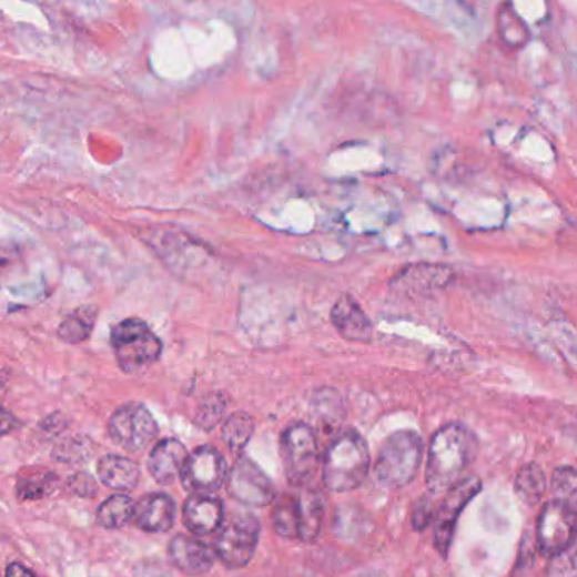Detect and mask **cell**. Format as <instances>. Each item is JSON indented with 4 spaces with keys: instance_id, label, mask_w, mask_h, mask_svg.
I'll return each mask as SVG.
<instances>
[{
    "instance_id": "6da1fadb",
    "label": "cell",
    "mask_w": 577,
    "mask_h": 577,
    "mask_svg": "<svg viewBox=\"0 0 577 577\" xmlns=\"http://www.w3.org/2000/svg\"><path fill=\"white\" fill-rule=\"evenodd\" d=\"M478 441L463 424H447L438 428L428 446L427 482L432 495L446 493L460 482L464 470L473 463Z\"/></svg>"
},
{
    "instance_id": "7a4b0ae2",
    "label": "cell",
    "mask_w": 577,
    "mask_h": 577,
    "mask_svg": "<svg viewBox=\"0 0 577 577\" xmlns=\"http://www.w3.org/2000/svg\"><path fill=\"white\" fill-rule=\"evenodd\" d=\"M370 467V447L363 435L356 431H346L335 437L325 451L322 479L331 492H353L363 485Z\"/></svg>"
},
{
    "instance_id": "3957f363",
    "label": "cell",
    "mask_w": 577,
    "mask_h": 577,
    "mask_svg": "<svg viewBox=\"0 0 577 577\" xmlns=\"http://www.w3.org/2000/svg\"><path fill=\"white\" fill-rule=\"evenodd\" d=\"M424 457V443L414 431L389 435L375 463V478L383 488L398 489L411 485Z\"/></svg>"
},
{
    "instance_id": "277c9868",
    "label": "cell",
    "mask_w": 577,
    "mask_h": 577,
    "mask_svg": "<svg viewBox=\"0 0 577 577\" xmlns=\"http://www.w3.org/2000/svg\"><path fill=\"white\" fill-rule=\"evenodd\" d=\"M111 346L124 373H138L161 356L163 344L150 325L141 318H125L114 325Z\"/></svg>"
},
{
    "instance_id": "5b68a950",
    "label": "cell",
    "mask_w": 577,
    "mask_h": 577,
    "mask_svg": "<svg viewBox=\"0 0 577 577\" xmlns=\"http://www.w3.org/2000/svg\"><path fill=\"white\" fill-rule=\"evenodd\" d=\"M260 541V522L251 514H234L219 528L214 554L231 569L247 566Z\"/></svg>"
},
{
    "instance_id": "8992f818",
    "label": "cell",
    "mask_w": 577,
    "mask_h": 577,
    "mask_svg": "<svg viewBox=\"0 0 577 577\" xmlns=\"http://www.w3.org/2000/svg\"><path fill=\"white\" fill-rule=\"evenodd\" d=\"M282 457L286 478L292 485L311 482L318 467V441L311 425L296 422L282 435Z\"/></svg>"
},
{
    "instance_id": "52a82bcc",
    "label": "cell",
    "mask_w": 577,
    "mask_h": 577,
    "mask_svg": "<svg viewBox=\"0 0 577 577\" xmlns=\"http://www.w3.org/2000/svg\"><path fill=\"white\" fill-rule=\"evenodd\" d=\"M109 434L122 449L140 453L153 443L158 424L143 403H125L109 421Z\"/></svg>"
},
{
    "instance_id": "ba28073f",
    "label": "cell",
    "mask_w": 577,
    "mask_h": 577,
    "mask_svg": "<svg viewBox=\"0 0 577 577\" xmlns=\"http://www.w3.org/2000/svg\"><path fill=\"white\" fill-rule=\"evenodd\" d=\"M576 508L570 503L554 499L544 506L537 522V546L544 556H556L574 546Z\"/></svg>"
},
{
    "instance_id": "9c48e42d",
    "label": "cell",
    "mask_w": 577,
    "mask_h": 577,
    "mask_svg": "<svg viewBox=\"0 0 577 577\" xmlns=\"http://www.w3.org/2000/svg\"><path fill=\"white\" fill-rule=\"evenodd\" d=\"M227 460L211 446L199 447L186 457L183 466V486L193 495H212L227 482Z\"/></svg>"
},
{
    "instance_id": "30bf717a",
    "label": "cell",
    "mask_w": 577,
    "mask_h": 577,
    "mask_svg": "<svg viewBox=\"0 0 577 577\" xmlns=\"http://www.w3.org/2000/svg\"><path fill=\"white\" fill-rule=\"evenodd\" d=\"M482 492V482L476 476L460 479L453 488L447 489L443 505L438 508L434 520V544L441 556L446 557L453 544L454 530L457 520L466 508L467 503Z\"/></svg>"
},
{
    "instance_id": "8fae6325",
    "label": "cell",
    "mask_w": 577,
    "mask_h": 577,
    "mask_svg": "<svg viewBox=\"0 0 577 577\" xmlns=\"http://www.w3.org/2000/svg\"><path fill=\"white\" fill-rule=\"evenodd\" d=\"M453 267L444 264L417 263L408 264L393 276L388 283L389 290L396 295L408 298H424L443 292L454 282Z\"/></svg>"
},
{
    "instance_id": "7c38bea8",
    "label": "cell",
    "mask_w": 577,
    "mask_h": 577,
    "mask_svg": "<svg viewBox=\"0 0 577 577\" xmlns=\"http://www.w3.org/2000/svg\"><path fill=\"white\" fill-rule=\"evenodd\" d=\"M225 483H227L232 498L251 508H263L275 502V485L261 470V467L247 457H240L235 460Z\"/></svg>"
},
{
    "instance_id": "4fadbf2b",
    "label": "cell",
    "mask_w": 577,
    "mask_h": 577,
    "mask_svg": "<svg viewBox=\"0 0 577 577\" xmlns=\"http://www.w3.org/2000/svg\"><path fill=\"white\" fill-rule=\"evenodd\" d=\"M175 517V502L163 493H153L135 503L132 520L135 527L148 534H164L173 527Z\"/></svg>"
},
{
    "instance_id": "5bb4252c",
    "label": "cell",
    "mask_w": 577,
    "mask_h": 577,
    "mask_svg": "<svg viewBox=\"0 0 577 577\" xmlns=\"http://www.w3.org/2000/svg\"><path fill=\"white\" fill-rule=\"evenodd\" d=\"M170 559L182 573L189 576H203L214 567L215 554L211 547L205 546L199 538L189 535H179L170 541L168 547Z\"/></svg>"
},
{
    "instance_id": "9a60e30c",
    "label": "cell",
    "mask_w": 577,
    "mask_h": 577,
    "mask_svg": "<svg viewBox=\"0 0 577 577\" xmlns=\"http://www.w3.org/2000/svg\"><path fill=\"white\" fill-rule=\"evenodd\" d=\"M335 331L351 343H370L373 325L366 312L351 295H343L335 302L331 312Z\"/></svg>"
},
{
    "instance_id": "2e32d148",
    "label": "cell",
    "mask_w": 577,
    "mask_h": 577,
    "mask_svg": "<svg viewBox=\"0 0 577 577\" xmlns=\"http://www.w3.org/2000/svg\"><path fill=\"white\" fill-rule=\"evenodd\" d=\"M183 522L192 534H217L224 524V505L212 495H192L183 505Z\"/></svg>"
},
{
    "instance_id": "e0dca14e",
    "label": "cell",
    "mask_w": 577,
    "mask_h": 577,
    "mask_svg": "<svg viewBox=\"0 0 577 577\" xmlns=\"http://www.w3.org/2000/svg\"><path fill=\"white\" fill-rule=\"evenodd\" d=\"M186 447L176 438H164L151 451L148 466H150L151 476L156 479L160 485H172L176 478L182 476L183 466H185Z\"/></svg>"
},
{
    "instance_id": "ac0fdd59",
    "label": "cell",
    "mask_w": 577,
    "mask_h": 577,
    "mask_svg": "<svg viewBox=\"0 0 577 577\" xmlns=\"http://www.w3.org/2000/svg\"><path fill=\"white\" fill-rule=\"evenodd\" d=\"M298 514V540L312 541L321 535L324 522V498L314 488H305L296 495Z\"/></svg>"
},
{
    "instance_id": "d6986e66",
    "label": "cell",
    "mask_w": 577,
    "mask_h": 577,
    "mask_svg": "<svg viewBox=\"0 0 577 577\" xmlns=\"http://www.w3.org/2000/svg\"><path fill=\"white\" fill-rule=\"evenodd\" d=\"M99 478L109 488L119 489V492H131L140 483L141 470L134 460L109 454V456L100 459Z\"/></svg>"
},
{
    "instance_id": "ffe728a7",
    "label": "cell",
    "mask_w": 577,
    "mask_h": 577,
    "mask_svg": "<svg viewBox=\"0 0 577 577\" xmlns=\"http://www.w3.org/2000/svg\"><path fill=\"white\" fill-rule=\"evenodd\" d=\"M97 317H99L97 307L83 305L61 322L60 327H58V335H60L61 341L68 344L83 343L92 334Z\"/></svg>"
},
{
    "instance_id": "44dd1931",
    "label": "cell",
    "mask_w": 577,
    "mask_h": 577,
    "mask_svg": "<svg viewBox=\"0 0 577 577\" xmlns=\"http://www.w3.org/2000/svg\"><path fill=\"white\" fill-rule=\"evenodd\" d=\"M515 492L525 505L537 506L547 492L546 473L538 464H527L522 467L515 479Z\"/></svg>"
},
{
    "instance_id": "7402d4cb",
    "label": "cell",
    "mask_w": 577,
    "mask_h": 577,
    "mask_svg": "<svg viewBox=\"0 0 577 577\" xmlns=\"http://www.w3.org/2000/svg\"><path fill=\"white\" fill-rule=\"evenodd\" d=\"M254 421L246 412L232 414L222 427L225 446L234 454H241L253 437Z\"/></svg>"
},
{
    "instance_id": "603a6c76",
    "label": "cell",
    "mask_w": 577,
    "mask_h": 577,
    "mask_svg": "<svg viewBox=\"0 0 577 577\" xmlns=\"http://www.w3.org/2000/svg\"><path fill=\"white\" fill-rule=\"evenodd\" d=\"M135 503L128 495H114L105 499L97 510V524L105 528H121L132 520Z\"/></svg>"
},
{
    "instance_id": "cb8c5ba5",
    "label": "cell",
    "mask_w": 577,
    "mask_h": 577,
    "mask_svg": "<svg viewBox=\"0 0 577 577\" xmlns=\"http://www.w3.org/2000/svg\"><path fill=\"white\" fill-rule=\"evenodd\" d=\"M273 528L283 538H298V514L296 495L285 493L276 499L273 508Z\"/></svg>"
},
{
    "instance_id": "d4e9b609",
    "label": "cell",
    "mask_w": 577,
    "mask_h": 577,
    "mask_svg": "<svg viewBox=\"0 0 577 577\" xmlns=\"http://www.w3.org/2000/svg\"><path fill=\"white\" fill-rule=\"evenodd\" d=\"M54 482H57V476L48 470H28L19 478L16 492H18L19 498L32 502V499L47 496L53 488Z\"/></svg>"
},
{
    "instance_id": "484cf974",
    "label": "cell",
    "mask_w": 577,
    "mask_h": 577,
    "mask_svg": "<svg viewBox=\"0 0 577 577\" xmlns=\"http://www.w3.org/2000/svg\"><path fill=\"white\" fill-rule=\"evenodd\" d=\"M227 405V396L222 395V393H214V395L207 396L200 403L195 424L203 431H212L224 417Z\"/></svg>"
},
{
    "instance_id": "4316f807",
    "label": "cell",
    "mask_w": 577,
    "mask_h": 577,
    "mask_svg": "<svg viewBox=\"0 0 577 577\" xmlns=\"http://www.w3.org/2000/svg\"><path fill=\"white\" fill-rule=\"evenodd\" d=\"M553 489L560 502L576 505L577 476L573 466H560L553 474Z\"/></svg>"
},
{
    "instance_id": "83f0119b",
    "label": "cell",
    "mask_w": 577,
    "mask_h": 577,
    "mask_svg": "<svg viewBox=\"0 0 577 577\" xmlns=\"http://www.w3.org/2000/svg\"><path fill=\"white\" fill-rule=\"evenodd\" d=\"M547 577H577L576 546L550 557Z\"/></svg>"
},
{
    "instance_id": "f1b7e54d",
    "label": "cell",
    "mask_w": 577,
    "mask_h": 577,
    "mask_svg": "<svg viewBox=\"0 0 577 577\" xmlns=\"http://www.w3.org/2000/svg\"><path fill=\"white\" fill-rule=\"evenodd\" d=\"M68 488L72 489L75 495L90 498V496L95 495L97 483L92 476H89V474L79 473L75 474V476H72V478L68 479Z\"/></svg>"
},
{
    "instance_id": "f546056e",
    "label": "cell",
    "mask_w": 577,
    "mask_h": 577,
    "mask_svg": "<svg viewBox=\"0 0 577 577\" xmlns=\"http://www.w3.org/2000/svg\"><path fill=\"white\" fill-rule=\"evenodd\" d=\"M432 517H434L432 499L428 498V496H424V498L418 499L414 508V518H412V522H414L415 530H424V528L431 524Z\"/></svg>"
},
{
    "instance_id": "4dcf8cb0",
    "label": "cell",
    "mask_w": 577,
    "mask_h": 577,
    "mask_svg": "<svg viewBox=\"0 0 577 577\" xmlns=\"http://www.w3.org/2000/svg\"><path fill=\"white\" fill-rule=\"evenodd\" d=\"M18 427V418H16L11 412L6 411L4 406H0V437L11 434V432H14Z\"/></svg>"
},
{
    "instance_id": "1f68e13d",
    "label": "cell",
    "mask_w": 577,
    "mask_h": 577,
    "mask_svg": "<svg viewBox=\"0 0 577 577\" xmlns=\"http://www.w3.org/2000/svg\"><path fill=\"white\" fill-rule=\"evenodd\" d=\"M6 577H34V574L31 570L26 569L21 564L14 563L8 567V573H6Z\"/></svg>"
}]
</instances>
